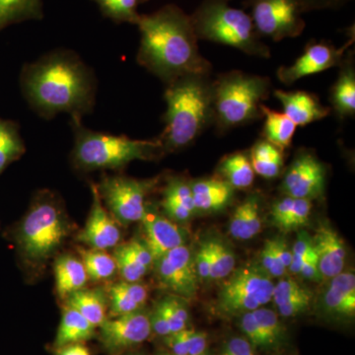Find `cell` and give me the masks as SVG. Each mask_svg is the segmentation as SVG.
Instances as JSON below:
<instances>
[{"label":"cell","mask_w":355,"mask_h":355,"mask_svg":"<svg viewBox=\"0 0 355 355\" xmlns=\"http://www.w3.org/2000/svg\"><path fill=\"white\" fill-rule=\"evenodd\" d=\"M20 88L42 119L69 114L83 120L95 108L98 83L94 71L76 51L58 49L23 67Z\"/></svg>","instance_id":"cell-1"},{"label":"cell","mask_w":355,"mask_h":355,"mask_svg":"<svg viewBox=\"0 0 355 355\" xmlns=\"http://www.w3.org/2000/svg\"><path fill=\"white\" fill-rule=\"evenodd\" d=\"M140 44L137 60L147 71L167 84L180 77L210 76L211 64L198 49L191 15L167 4L137 22Z\"/></svg>","instance_id":"cell-2"},{"label":"cell","mask_w":355,"mask_h":355,"mask_svg":"<svg viewBox=\"0 0 355 355\" xmlns=\"http://www.w3.org/2000/svg\"><path fill=\"white\" fill-rule=\"evenodd\" d=\"M166 86L165 127L157 139L162 153H171L190 146L214 125L212 80L191 74Z\"/></svg>","instance_id":"cell-3"},{"label":"cell","mask_w":355,"mask_h":355,"mask_svg":"<svg viewBox=\"0 0 355 355\" xmlns=\"http://www.w3.org/2000/svg\"><path fill=\"white\" fill-rule=\"evenodd\" d=\"M72 224L60 198L50 191H40L18 227L17 246L26 266L42 272L69 237Z\"/></svg>","instance_id":"cell-4"},{"label":"cell","mask_w":355,"mask_h":355,"mask_svg":"<svg viewBox=\"0 0 355 355\" xmlns=\"http://www.w3.org/2000/svg\"><path fill=\"white\" fill-rule=\"evenodd\" d=\"M70 123L74 135L72 163L80 171L121 170L133 161L153 160L163 153L157 139H132L96 132L84 127L78 119H71Z\"/></svg>","instance_id":"cell-5"},{"label":"cell","mask_w":355,"mask_h":355,"mask_svg":"<svg viewBox=\"0 0 355 355\" xmlns=\"http://www.w3.org/2000/svg\"><path fill=\"white\" fill-rule=\"evenodd\" d=\"M270 93L268 77L232 70L212 81L214 125L219 133L263 118L261 106Z\"/></svg>","instance_id":"cell-6"},{"label":"cell","mask_w":355,"mask_h":355,"mask_svg":"<svg viewBox=\"0 0 355 355\" xmlns=\"http://www.w3.org/2000/svg\"><path fill=\"white\" fill-rule=\"evenodd\" d=\"M191 19L198 40L225 44L253 57H270L250 14L231 6L230 0H203Z\"/></svg>","instance_id":"cell-7"},{"label":"cell","mask_w":355,"mask_h":355,"mask_svg":"<svg viewBox=\"0 0 355 355\" xmlns=\"http://www.w3.org/2000/svg\"><path fill=\"white\" fill-rule=\"evenodd\" d=\"M224 279L216 302V312L221 316L240 317L272 300L275 284L259 263L234 268Z\"/></svg>","instance_id":"cell-8"},{"label":"cell","mask_w":355,"mask_h":355,"mask_svg":"<svg viewBox=\"0 0 355 355\" xmlns=\"http://www.w3.org/2000/svg\"><path fill=\"white\" fill-rule=\"evenodd\" d=\"M159 178L139 180L125 176H104L96 184L106 209L121 225L142 221L147 210V197L156 189Z\"/></svg>","instance_id":"cell-9"},{"label":"cell","mask_w":355,"mask_h":355,"mask_svg":"<svg viewBox=\"0 0 355 355\" xmlns=\"http://www.w3.org/2000/svg\"><path fill=\"white\" fill-rule=\"evenodd\" d=\"M248 6L261 38L279 42L296 38L304 31V10L298 0H248Z\"/></svg>","instance_id":"cell-10"},{"label":"cell","mask_w":355,"mask_h":355,"mask_svg":"<svg viewBox=\"0 0 355 355\" xmlns=\"http://www.w3.org/2000/svg\"><path fill=\"white\" fill-rule=\"evenodd\" d=\"M156 279L168 291L184 299H193L198 291V279L195 260L186 245L168 252L154 261Z\"/></svg>","instance_id":"cell-11"},{"label":"cell","mask_w":355,"mask_h":355,"mask_svg":"<svg viewBox=\"0 0 355 355\" xmlns=\"http://www.w3.org/2000/svg\"><path fill=\"white\" fill-rule=\"evenodd\" d=\"M354 37L350 38L340 48H336L327 41H311L305 50L291 65L282 67L277 76L284 85H292L306 76L320 73L333 67H340L345 58V53L352 44Z\"/></svg>","instance_id":"cell-12"},{"label":"cell","mask_w":355,"mask_h":355,"mask_svg":"<svg viewBox=\"0 0 355 355\" xmlns=\"http://www.w3.org/2000/svg\"><path fill=\"white\" fill-rule=\"evenodd\" d=\"M326 183V166L312 151L302 150L287 169L280 191L284 196L314 200L323 197Z\"/></svg>","instance_id":"cell-13"},{"label":"cell","mask_w":355,"mask_h":355,"mask_svg":"<svg viewBox=\"0 0 355 355\" xmlns=\"http://www.w3.org/2000/svg\"><path fill=\"white\" fill-rule=\"evenodd\" d=\"M99 328L103 347L113 354L146 342L153 333L149 314L142 309L107 318Z\"/></svg>","instance_id":"cell-14"},{"label":"cell","mask_w":355,"mask_h":355,"mask_svg":"<svg viewBox=\"0 0 355 355\" xmlns=\"http://www.w3.org/2000/svg\"><path fill=\"white\" fill-rule=\"evenodd\" d=\"M92 207L83 230L77 235V240L87 245L91 249H114L121 240V224L112 216L103 203L96 184L91 186Z\"/></svg>","instance_id":"cell-15"},{"label":"cell","mask_w":355,"mask_h":355,"mask_svg":"<svg viewBox=\"0 0 355 355\" xmlns=\"http://www.w3.org/2000/svg\"><path fill=\"white\" fill-rule=\"evenodd\" d=\"M141 222L144 223V241L154 261L186 243L187 235L183 228L149 207Z\"/></svg>","instance_id":"cell-16"},{"label":"cell","mask_w":355,"mask_h":355,"mask_svg":"<svg viewBox=\"0 0 355 355\" xmlns=\"http://www.w3.org/2000/svg\"><path fill=\"white\" fill-rule=\"evenodd\" d=\"M318 266L324 279H330L343 272L347 261L345 243L338 232L329 224L317 229L313 237Z\"/></svg>","instance_id":"cell-17"},{"label":"cell","mask_w":355,"mask_h":355,"mask_svg":"<svg viewBox=\"0 0 355 355\" xmlns=\"http://www.w3.org/2000/svg\"><path fill=\"white\" fill-rule=\"evenodd\" d=\"M321 309L328 317L352 320L355 316V275L342 272L330 279L322 295Z\"/></svg>","instance_id":"cell-18"},{"label":"cell","mask_w":355,"mask_h":355,"mask_svg":"<svg viewBox=\"0 0 355 355\" xmlns=\"http://www.w3.org/2000/svg\"><path fill=\"white\" fill-rule=\"evenodd\" d=\"M273 95L282 103L284 114L295 123L296 127H306L323 120L331 114V109L324 106L313 93L275 90Z\"/></svg>","instance_id":"cell-19"},{"label":"cell","mask_w":355,"mask_h":355,"mask_svg":"<svg viewBox=\"0 0 355 355\" xmlns=\"http://www.w3.org/2000/svg\"><path fill=\"white\" fill-rule=\"evenodd\" d=\"M118 272L125 282H140L153 268L154 259L144 240L132 239L114 248Z\"/></svg>","instance_id":"cell-20"},{"label":"cell","mask_w":355,"mask_h":355,"mask_svg":"<svg viewBox=\"0 0 355 355\" xmlns=\"http://www.w3.org/2000/svg\"><path fill=\"white\" fill-rule=\"evenodd\" d=\"M197 214H212L226 209L234 198L235 189L219 177L191 181Z\"/></svg>","instance_id":"cell-21"},{"label":"cell","mask_w":355,"mask_h":355,"mask_svg":"<svg viewBox=\"0 0 355 355\" xmlns=\"http://www.w3.org/2000/svg\"><path fill=\"white\" fill-rule=\"evenodd\" d=\"M313 297L311 289L292 277H286L275 284L272 300L277 306L279 316L293 318L309 311Z\"/></svg>","instance_id":"cell-22"},{"label":"cell","mask_w":355,"mask_h":355,"mask_svg":"<svg viewBox=\"0 0 355 355\" xmlns=\"http://www.w3.org/2000/svg\"><path fill=\"white\" fill-rule=\"evenodd\" d=\"M162 207L169 219L177 222H188L197 214L191 181L183 177L168 179L163 191Z\"/></svg>","instance_id":"cell-23"},{"label":"cell","mask_w":355,"mask_h":355,"mask_svg":"<svg viewBox=\"0 0 355 355\" xmlns=\"http://www.w3.org/2000/svg\"><path fill=\"white\" fill-rule=\"evenodd\" d=\"M148 289L139 282H116L107 291L110 317H118L141 310L148 299Z\"/></svg>","instance_id":"cell-24"},{"label":"cell","mask_w":355,"mask_h":355,"mask_svg":"<svg viewBox=\"0 0 355 355\" xmlns=\"http://www.w3.org/2000/svg\"><path fill=\"white\" fill-rule=\"evenodd\" d=\"M340 74L331 90V103L338 118H352L355 114V69L354 55H345Z\"/></svg>","instance_id":"cell-25"},{"label":"cell","mask_w":355,"mask_h":355,"mask_svg":"<svg viewBox=\"0 0 355 355\" xmlns=\"http://www.w3.org/2000/svg\"><path fill=\"white\" fill-rule=\"evenodd\" d=\"M261 229V197L254 193L246 198L235 209L229 222V234L236 240L252 239Z\"/></svg>","instance_id":"cell-26"},{"label":"cell","mask_w":355,"mask_h":355,"mask_svg":"<svg viewBox=\"0 0 355 355\" xmlns=\"http://www.w3.org/2000/svg\"><path fill=\"white\" fill-rule=\"evenodd\" d=\"M65 300L67 307L80 313L96 328H99L108 318V297L101 288L89 289L84 287L70 294Z\"/></svg>","instance_id":"cell-27"},{"label":"cell","mask_w":355,"mask_h":355,"mask_svg":"<svg viewBox=\"0 0 355 355\" xmlns=\"http://www.w3.org/2000/svg\"><path fill=\"white\" fill-rule=\"evenodd\" d=\"M55 287L58 295L67 299L70 294L85 287L88 275L83 261L72 254H62L55 261Z\"/></svg>","instance_id":"cell-28"},{"label":"cell","mask_w":355,"mask_h":355,"mask_svg":"<svg viewBox=\"0 0 355 355\" xmlns=\"http://www.w3.org/2000/svg\"><path fill=\"white\" fill-rule=\"evenodd\" d=\"M217 172L221 179L227 182L235 190H247L253 186L254 171L249 153L229 154L219 163Z\"/></svg>","instance_id":"cell-29"},{"label":"cell","mask_w":355,"mask_h":355,"mask_svg":"<svg viewBox=\"0 0 355 355\" xmlns=\"http://www.w3.org/2000/svg\"><path fill=\"white\" fill-rule=\"evenodd\" d=\"M95 336L96 327L87 321L80 313L67 306L58 326L55 347L70 343H83L92 340Z\"/></svg>","instance_id":"cell-30"},{"label":"cell","mask_w":355,"mask_h":355,"mask_svg":"<svg viewBox=\"0 0 355 355\" xmlns=\"http://www.w3.org/2000/svg\"><path fill=\"white\" fill-rule=\"evenodd\" d=\"M261 110L265 118L261 132L263 139L277 146L280 150H286L291 147L295 135L297 128L295 123L284 113L273 111L265 104L261 105Z\"/></svg>","instance_id":"cell-31"},{"label":"cell","mask_w":355,"mask_h":355,"mask_svg":"<svg viewBox=\"0 0 355 355\" xmlns=\"http://www.w3.org/2000/svg\"><path fill=\"white\" fill-rule=\"evenodd\" d=\"M249 155L254 174L268 180L275 179L282 174L284 151L266 140H258L250 149Z\"/></svg>","instance_id":"cell-32"},{"label":"cell","mask_w":355,"mask_h":355,"mask_svg":"<svg viewBox=\"0 0 355 355\" xmlns=\"http://www.w3.org/2000/svg\"><path fill=\"white\" fill-rule=\"evenodd\" d=\"M43 17V0H0V30L13 23Z\"/></svg>","instance_id":"cell-33"},{"label":"cell","mask_w":355,"mask_h":355,"mask_svg":"<svg viewBox=\"0 0 355 355\" xmlns=\"http://www.w3.org/2000/svg\"><path fill=\"white\" fill-rule=\"evenodd\" d=\"M77 252L80 254V261L87 272L88 279L96 282H107L118 272L114 256L106 251L78 247Z\"/></svg>","instance_id":"cell-34"},{"label":"cell","mask_w":355,"mask_h":355,"mask_svg":"<svg viewBox=\"0 0 355 355\" xmlns=\"http://www.w3.org/2000/svg\"><path fill=\"white\" fill-rule=\"evenodd\" d=\"M25 151L19 125L15 121L0 118V174Z\"/></svg>","instance_id":"cell-35"},{"label":"cell","mask_w":355,"mask_h":355,"mask_svg":"<svg viewBox=\"0 0 355 355\" xmlns=\"http://www.w3.org/2000/svg\"><path fill=\"white\" fill-rule=\"evenodd\" d=\"M252 314L265 338L266 349L282 347L286 340V329L280 323L279 314L275 311L263 307L253 311Z\"/></svg>","instance_id":"cell-36"},{"label":"cell","mask_w":355,"mask_h":355,"mask_svg":"<svg viewBox=\"0 0 355 355\" xmlns=\"http://www.w3.org/2000/svg\"><path fill=\"white\" fill-rule=\"evenodd\" d=\"M211 268L209 280L226 279L234 270L236 257L230 246L219 238L209 239Z\"/></svg>","instance_id":"cell-37"},{"label":"cell","mask_w":355,"mask_h":355,"mask_svg":"<svg viewBox=\"0 0 355 355\" xmlns=\"http://www.w3.org/2000/svg\"><path fill=\"white\" fill-rule=\"evenodd\" d=\"M99 7L104 17L116 23H128L137 25L140 14V0H91Z\"/></svg>","instance_id":"cell-38"},{"label":"cell","mask_w":355,"mask_h":355,"mask_svg":"<svg viewBox=\"0 0 355 355\" xmlns=\"http://www.w3.org/2000/svg\"><path fill=\"white\" fill-rule=\"evenodd\" d=\"M158 305L164 314L166 321L169 326L170 334L177 333L188 328L190 313L184 298L169 295L161 299Z\"/></svg>","instance_id":"cell-39"},{"label":"cell","mask_w":355,"mask_h":355,"mask_svg":"<svg viewBox=\"0 0 355 355\" xmlns=\"http://www.w3.org/2000/svg\"><path fill=\"white\" fill-rule=\"evenodd\" d=\"M291 253L292 261L288 270L293 275H298L303 266L313 261H318L313 238L305 231L299 233L297 240L291 249Z\"/></svg>","instance_id":"cell-40"},{"label":"cell","mask_w":355,"mask_h":355,"mask_svg":"<svg viewBox=\"0 0 355 355\" xmlns=\"http://www.w3.org/2000/svg\"><path fill=\"white\" fill-rule=\"evenodd\" d=\"M312 210V200L294 198L293 207L286 220L279 226L280 231L291 232L303 227L309 221Z\"/></svg>","instance_id":"cell-41"},{"label":"cell","mask_w":355,"mask_h":355,"mask_svg":"<svg viewBox=\"0 0 355 355\" xmlns=\"http://www.w3.org/2000/svg\"><path fill=\"white\" fill-rule=\"evenodd\" d=\"M259 263L272 279V277H282L287 272L286 268L282 265L279 257L275 253L272 239L266 240L263 250L261 251L260 263Z\"/></svg>","instance_id":"cell-42"},{"label":"cell","mask_w":355,"mask_h":355,"mask_svg":"<svg viewBox=\"0 0 355 355\" xmlns=\"http://www.w3.org/2000/svg\"><path fill=\"white\" fill-rule=\"evenodd\" d=\"M195 329L186 328L177 333L165 336L164 343L170 354L174 355L190 354L191 336Z\"/></svg>","instance_id":"cell-43"},{"label":"cell","mask_w":355,"mask_h":355,"mask_svg":"<svg viewBox=\"0 0 355 355\" xmlns=\"http://www.w3.org/2000/svg\"><path fill=\"white\" fill-rule=\"evenodd\" d=\"M240 318H241L240 319V328H241V331L248 342L251 343L254 347L266 349L265 338H263V334H261L252 312L246 313Z\"/></svg>","instance_id":"cell-44"},{"label":"cell","mask_w":355,"mask_h":355,"mask_svg":"<svg viewBox=\"0 0 355 355\" xmlns=\"http://www.w3.org/2000/svg\"><path fill=\"white\" fill-rule=\"evenodd\" d=\"M196 270H197L198 279L209 280L210 268H211V258H210V249L209 240L203 241L193 257Z\"/></svg>","instance_id":"cell-45"},{"label":"cell","mask_w":355,"mask_h":355,"mask_svg":"<svg viewBox=\"0 0 355 355\" xmlns=\"http://www.w3.org/2000/svg\"><path fill=\"white\" fill-rule=\"evenodd\" d=\"M293 203L294 198L289 197V196H284V198H280L273 203L272 210H270V221L275 227L279 228L280 224L286 220L292 207H293Z\"/></svg>","instance_id":"cell-46"},{"label":"cell","mask_w":355,"mask_h":355,"mask_svg":"<svg viewBox=\"0 0 355 355\" xmlns=\"http://www.w3.org/2000/svg\"><path fill=\"white\" fill-rule=\"evenodd\" d=\"M254 354V347L246 338H232L224 345L219 355H252Z\"/></svg>","instance_id":"cell-47"},{"label":"cell","mask_w":355,"mask_h":355,"mask_svg":"<svg viewBox=\"0 0 355 355\" xmlns=\"http://www.w3.org/2000/svg\"><path fill=\"white\" fill-rule=\"evenodd\" d=\"M304 12L323 9H338L343 7L350 0H298Z\"/></svg>","instance_id":"cell-48"},{"label":"cell","mask_w":355,"mask_h":355,"mask_svg":"<svg viewBox=\"0 0 355 355\" xmlns=\"http://www.w3.org/2000/svg\"><path fill=\"white\" fill-rule=\"evenodd\" d=\"M149 318H150L151 330L154 334L163 338L170 335L169 326L158 304L154 308L153 312L149 314Z\"/></svg>","instance_id":"cell-49"},{"label":"cell","mask_w":355,"mask_h":355,"mask_svg":"<svg viewBox=\"0 0 355 355\" xmlns=\"http://www.w3.org/2000/svg\"><path fill=\"white\" fill-rule=\"evenodd\" d=\"M273 247H275V253L279 257V260L282 265L288 270L289 266L291 265L292 253L289 249L288 245L286 239L282 237L275 238L272 239Z\"/></svg>","instance_id":"cell-50"},{"label":"cell","mask_w":355,"mask_h":355,"mask_svg":"<svg viewBox=\"0 0 355 355\" xmlns=\"http://www.w3.org/2000/svg\"><path fill=\"white\" fill-rule=\"evenodd\" d=\"M55 355H91L90 350L83 343H70L55 347Z\"/></svg>","instance_id":"cell-51"},{"label":"cell","mask_w":355,"mask_h":355,"mask_svg":"<svg viewBox=\"0 0 355 355\" xmlns=\"http://www.w3.org/2000/svg\"><path fill=\"white\" fill-rule=\"evenodd\" d=\"M157 355H171L169 354V352H160V354H158Z\"/></svg>","instance_id":"cell-52"},{"label":"cell","mask_w":355,"mask_h":355,"mask_svg":"<svg viewBox=\"0 0 355 355\" xmlns=\"http://www.w3.org/2000/svg\"><path fill=\"white\" fill-rule=\"evenodd\" d=\"M141 1V3H144V2L148 1V0H140Z\"/></svg>","instance_id":"cell-53"},{"label":"cell","mask_w":355,"mask_h":355,"mask_svg":"<svg viewBox=\"0 0 355 355\" xmlns=\"http://www.w3.org/2000/svg\"><path fill=\"white\" fill-rule=\"evenodd\" d=\"M128 355H137V354H128Z\"/></svg>","instance_id":"cell-54"},{"label":"cell","mask_w":355,"mask_h":355,"mask_svg":"<svg viewBox=\"0 0 355 355\" xmlns=\"http://www.w3.org/2000/svg\"><path fill=\"white\" fill-rule=\"evenodd\" d=\"M252 355H256V354H252Z\"/></svg>","instance_id":"cell-55"}]
</instances>
